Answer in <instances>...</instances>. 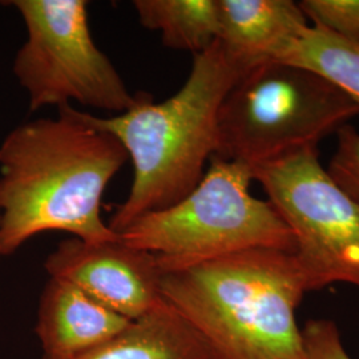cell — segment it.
Returning <instances> with one entry per match:
<instances>
[{
  "label": "cell",
  "instance_id": "cell-2",
  "mask_svg": "<svg viewBox=\"0 0 359 359\" xmlns=\"http://www.w3.org/2000/svg\"><path fill=\"white\" fill-rule=\"evenodd\" d=\"M308 283L293 252L256 248L161 271V297L213 359H306L297 310Z\"/></svg>",
  "mask_w": 359,
  "mask_h": 359
},
{
  "label": "cell",
  "instance_id": "cell-11",
  "mask_svg": "<svg viewBox=\"0 0 359 359\" xmlns=\"http://www.w3.org/2000/svg\"><path fill=\"white\" fill-rule=\"evenodd\" d=\"M43 359V358H41ZM72 359H213L192 326L163 299L103 345Z\"/></svg>",
  "mask_w": 359,
  "mask_h": 359
},
{
  "label": "cell",
  "instance_id": "cell-7",
  "mask_svg": "<svg viewBox=\"0 0 359 359\" xmlns=\"http://www.w3.org/2000/svg\"><path fill=\"white\" fill-rule=\"evenodd\" d=\"M294 238L309 292L332 283L359 287V204L308 148L252 169Z\"/></svg>",
  "mask_w": 359,
  "mask_h": 359
},
{
  "label": "cell",
  "instance_id": "cell-14",
  "mask_svg": "<svg viewBox=\"0 0 359 359\" xmlns=\"http://www.w3.org/2000/svg\"><path fill=\"white\" fill-rule=\"evenodd\" d=\"M298 4L313 26L359 44V0H302Z\"/></svg>",
  "mask_w": 359,
  "mask_h": 359
},
{
  "label": "cell",
  "instance_id": "cell-13",
  "mask_svg": "<svg viewBox=\"0 0 359 359\" xmlns=\"http://www.w3.org/2000/svg\"><path fill=\"white\" fill-rule=\"evenodd\" d=\"M277 62L308 68L359 103V44L318 26L304 27Z\"/></svg>",
  "mask_w": 359,
  "mask_h": 359
},
{
  "label": "cell",
  "instance_id": "cell-12",
  "mask_svg": "<svg viewBox=\"0 0 359 359\" xmlns=\"http://www.w3.org/2000/svg\"><path fill=\"white\" fill-rule=\"evenodd\" d=\"M144 28L157 31L163 44L176 51H206L218 38V0H135Z\"/></svg>",
  "mask_w": 359,
  "mask_h": 359
},
{
  "label": "cell",
  "instance_id": "cell-3",
  "mask_svg": "<svg viewBox=\"0 0 359 359\" xmlns=\"http://www.w3.org/2000/svg\"><path fill=\"white\" fill-rule=\"evenodd\" d=\"M241 75L216 40L194 55L189 76L167 100L137 93L135 105L120 115L90 114L96 127L123 144L133 164L130 191L111 218L112 231L177 204L200 184L217 151L219 107Z\"/></svg>",
  "mask_w": 359,
  "mask_h": 359
},
{
  "label": "cell",
  "instance_id": "cell-15",
  "mask_svg": "<svg viewBox=\"0 0 359 359\" xmlns=\"http://www.w3.org/2000/svg\"><path fill=\"white\" fill-rule=\"evenodd\" d=\"M338 144L327 168L337 185L359 204V132L346 124L337 132Z\"/></svg>",
  "mask_w": 359,
  "mask_h": 359
},
{
  "label": "cell",
  "instance_id": "cell-1",
  "mask_svg": "<svg viewBox=\"0 0 359 359\" xmlns=\"http://www.w3.org/2000/svg\"><path fill=\"white\" fill-rule=\"evenodd\" d=\"M129 157L72 105L11 130L0 145V257L34 236L65 231L90 244L120 234L102 217L104 192Z\"/></svg>",
  "mask_w": 359,
  "mask_h": 359
},
{
  "label": "cell",
  "instance_id": "cell-4",
  "mask_svg": "<svg viewBox=\"0 0 359 359\" xmlns=\"http://www.w3.org/2000/svg\"><path fill=\"white\" fill-rule=\"evenodd\" d=\"M359 116V103L321 75L269 62L246 71L218 111L215 157L253 168L318 144Z\"/></svg>",
  "mask_w": 359,
  "mask_h": 359
},
{
  "label": "cell",
  "instance_id": "cell-8",
  "mask_svg": "<svg viewBox=\"0 0 359 359\" xmlns=\"http://www.w3.org/2000/svg\"><path fill=\"white\" fill-rule=\"evenodd\" d=\"M51 278L75 285L104 306L137 320L161 301V270L156 256L121 241L90 244L69 238L47 257Z\"/></svg>",
  "mask_w": 359,
  "mask_h": 359
},
{
  "label": "cell",
  "instance_id": "cell-10",
  "mask_svg": "<svg viewBox=\"0 0 359 359\" xmlns=\"http://www.w3.org/2000/svg\"><path fill=\"white\" fill-rule=\"evenodd\" d=\"M217 41L241 74L277 62L285 48L308 26L292 0H218Z\"/></svg>",
  "mask_w": 359,
  "mask_h": 359
},
{
  "label": "cell",
  "instance_id": "cell-6",
  "mask_svg": "<svg viewBox=\"0 0 359 359\" xmlns=\"http://www.w3.org/2000/svg\"><path fill=\"white\" fill-rule=\"evenodd\" d=\"M26 26L25 44L13 59V75L26 90L29 109L72 102L120 115L130 93L115 65L95 43L84 0H11Z\"/></svg>",
  "mask_w": 359,
  "mask_h": 359
},
{
  "label": "cell",
  "instance_id": "cell-9",
  "mask_svg": "<svg viewBox=\"0 0 359 359\" xmlns=\"http://www.w3.org/2000/svg\"><path fill=\"white\" fill-rule=\"evenodd\" d=\"M129 323L75 285L50 277L40 295L35 330L43 359H72L112 339Z\"/></svg>",
  "mask_w": 359,
  "mask_h": 359
},
{
  "label": "cell",
  "instance_id": "cell-5",
  "mask_svg": "<svg viewBox=\"0 0 359 359\" xmlns=\"http://www.w3.org/2000/svg\"><path fill=\"white\" fill-rule=\"evenodd\" d=\"M252 169L213 157L200 184L177 204L144 215L123 243L156 256L161 271L184 269L256 248L294 253V238L269 201L250 193Z\"/></svg>",
  "mask_w": 359,
  "mask_h": 359
},
{
  "label": "cell",
  "instance_id": "cell-16",
  "mask_svg": "<svg viewBox=\"0 0 359 359\" xmlns=\"http://www.w3.org/2000/svg\"><path fill=\"white\" fill-rule=\"evenodd\" d=\"M302 335L306 359H353L335 322L311 320L302 327Z\"/></svg>",
  "mask_w": 359,
  "mask_h": 359
}]
</instances>
